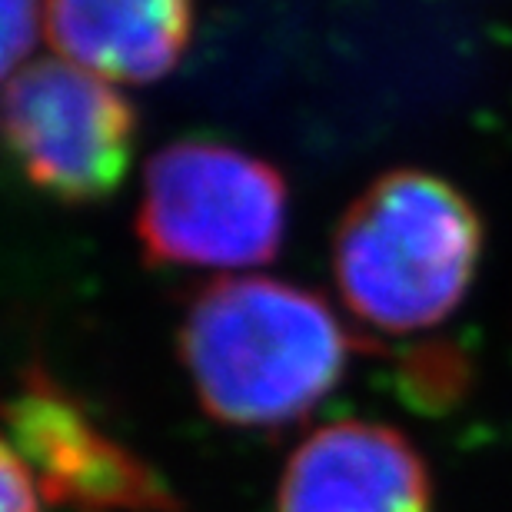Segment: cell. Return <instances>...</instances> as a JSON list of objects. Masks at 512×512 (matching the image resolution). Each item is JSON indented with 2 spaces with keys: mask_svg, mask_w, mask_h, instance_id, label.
<instances>
[{
  "mask_svg": "<svg viewBox=\"0 0 512 512\" xmlns=\"http://www.w3.org/2000/svg\"><path fill=\"white\" fill-rule=\"evenodd\" d=\"M290 193L283 173L220 140H177L143 177L137 240L150 266L250 270L276 260Z\"/></svg>",
  "mask_w": 512,
  "mask_h": 512,
  "instance_id": "obj_3",
  "label": "cell"
},
{
  "mask_svg": "<svg viewBox=\"0 0 512 512\" xmlns=\"http://www.w3.org/2000/svg\"><path fill=\"white\" fill-rule=\"evenodd\" d=\"M4 416L47 503L77 512H190L157 469L100 429L40 366L24 373Z\"/></svg>",
  "mask_w": 512,
  "mask_h": 512,
  "instance_id": "obj_5",
  "label": "cell"
},
{
  "mask_svg": "<svg viewBox=\"0 0 512 512\" xmlns=\"http://www.w3.org/2000/svg\"><path fill=\"white\" fill-rule=\"evenodd\" d=\"M276 512H433V476L399 429L343 419L293 449Z\"/></svg>",
  "mask_w": 512,
  "mask_h": 512,
  "instance_id": "obj_6",
  "label": "cell"
},
{
  "mask_svg": "<svg viewBox=\"0 0 512 512\" xmlns=\"http://www.w3.org/2000/svg\"><path fill=\"white\" fill-rule=\"evenodd\" d=\"M0 512H40L37 479L7 436H0Z\"/></svg>",
  "mask_w": 512,
  "mask_h": 512,
  "instance_id": "obj_9",
  "label": "cell"
},
{
  "mask_svg": "<svg viewBox=\"0 0 512 512\" xmlns=\"http://www.w3.org/2000/svg\"><path fill=\"white\" fill-rule=\"evenodd\" d=\"M483 223L453 183L393 170L346 210L333 240V273L356 320L383 333L443 323L479 266Z\"/></svg>",
  "mask_w": 512,
  "mask_h": 512,
  "instance_id": "obj_2",
  "label": "cell"
},
{
  "mask_svg": "<svg viewBox=\"0 0 512 512\" xmlns=\"http://www.w3.org/2000/svg\"><path fill=\"white\" fill-rule=\"evenodd\" d=\"M40 30H44L40 0H0V84L24 70Z\"/></svg>",
  "mask_w": 512,
  "mask_h": 512,
  "instance_id": "obj_8",
  "label": "cell"
},
{
  "mask_svg": "<svg viewBox=\"0 0 512 512\" xmlns=\"http://www.w3.org/2000/svg\"><path fill=\"white\" fill-rule=\"evenodd\" d=\"M353 340L320 296L273 276H223L193 296L180 360L200 406L233 429L310 416L343 380Z\"/></svg>",
  "mask_w": 512,
  "mask_h": 512,
  "instance_id": "obj_1",
  "label": "cell"
},
{
  "mask_svg": "<svg viewBox=\"0 0 512 512\" xmlns=\"http://www.w3.org/2000/svg\"><path fill=\"white\" fill-rule=\"evenodd\" d=\"M137 114L110 80L34 60L0 90V143L37 190L64 203H97L124 183Z\"/></svg>",
  "mask_w": 512,
  "mask_h": 512,
  "instance_id": "obj_4",
  "label": "cell"
},
{
  "mask_svg": "<svg viewBox=\"0 0 512 512\" xmlns=\"http://www.w3.org/2000/svg\"><path fill=\"white\" fill-rule=\"evenodd\" d=\"M44 34L60 60L120 84L177 70L193 37V0H44Z\"/></svg>",
  "mask_w": 512,
  "mask_h": 512,
  "instance_id": "obj_7",
  "label": "cell"
}]
</instances>
